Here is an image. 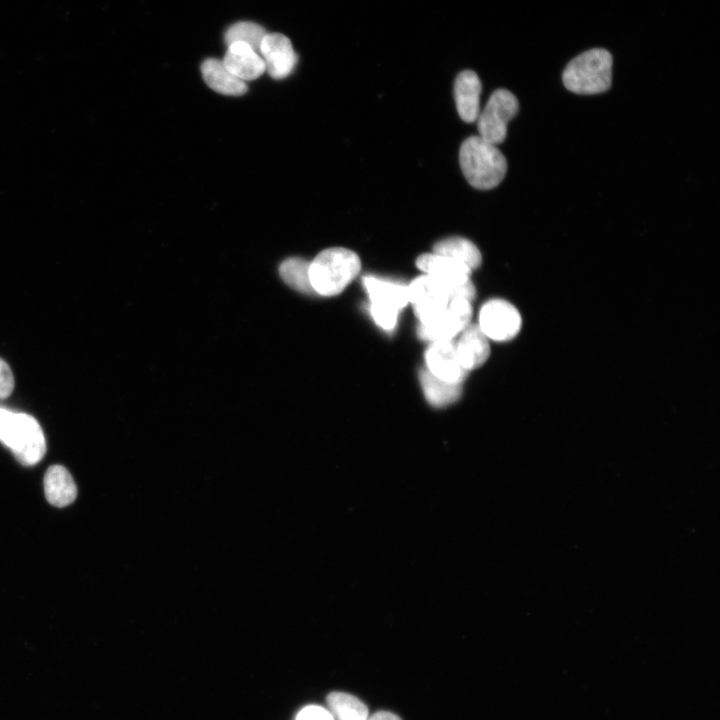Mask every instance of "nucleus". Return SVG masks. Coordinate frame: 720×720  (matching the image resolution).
Returning <instances> with one entry per match:
<instances>
[{"label": "nucleus", "mask_w": 720, "mask_h": 720, "mask_svg": "<svg viewBox=\"0 0 720 720\" xmlns=\"http://www.w3.org/2000/svg\"><path fill=\"white\" fill-rule=\"evenodd\" d=\"M425 362L429 372L448 382L462 383L468 374L459 362L453 340L431 343L425 353Z\"/></svg>", "instance_id": "nucleus-11"}, {"label": "nucleus", "mask_w": 720, "mask_h": 720, "mask_svg": "<svg viewBox=\"0 0 720 720\" xmlns=\"http://www.w3.org/2000/svg\"><path fill=\"white\" fill-rule=\"evenodd\" d=\"M521 324V315L513 304L491 299L481 307L477 325L488 339L504 342L519 333Z\"/></svg>", "instance_id": "nucleus-8"}, {"label": "nucleus", "mask_w": 720, "mask_h": 720, "mask_svg": "<svg viewBox=\"0 0 720 720\" xmlns=\"http://www.w3.org/2000/svg\"><path fill=\"white\" fill-rule=\"evenodd\" d=\"M481 90V81L474 71L465 70L456 77L454 97L458 114L463 121L477 120Z\"/></svg>", "instance_id": "nucleus-15"}, {"label": "nucleus", "mask_w": 720, "mask_h": 720, "mask_svg": "<svg viewBox=\"0 0 720 720\" xmlns=\"http://www.w3.org/2000/svg\"><path fill=\"white\" fill-rule=\"evenodd\" d=\"M310 262L300 257L285 259L279 267L283 281L291 288L304 294H315L309 275Z\"/></svg>", "instance_id": "nucleus-21"}, {"label": "nucleus", "mask_w": 720, "mask_h": 720, "mask_svg": "<svg viewBox=\"0 0 720 720\" xmlns=\"http://www.w3.org/2000/svg\"><path fill=\"white\" fill-rule=\"evenodd\" d=\"M14 388V377L9 365L0 358V399L8 397Z\"/></svg>", "instance_id": "nucleus-24"}, {"label": "nucleus", "mask_w": 720, "mask_h": 720, "mask_svg": "<svg viewBox=\"0 0 720 720\" xmlns=\"http://www.w3.org/2000/svg\"><path fill=\"white\" fill-rule=\"evenodd\" d=\"M459 163L468 183L480 190L498 186L507 171V161L502 152L480 136H471L462 143Z\"/></svg>", "instance_id": "nucleus-1"}, {"label": "nucleus", "mask_w": 720, "mask_h": 720, "mask_svg": "<svg viewBox=\"0 0 720 720\" xmlns=\"http://www.w3.org/2000/svg\"><path fill=\"white\" fill-rule=\"evenodd\" d=\"M295 720H334V717L321 706L309 705L298 712Z\"/></svg>", "instance_id": "nucleus-23"}, {"label": "nucleus", "mask_w": 720, "mask_h": 720, "mask_svg": "<svg viewBox=\"0 0 720 720\" xmlns=\"http://www.w3.org/2000/svg\"><path fill=\"white\" fill-rule=\"evenodd\" d=\"M367 720H401V718L391 712L380 711L368 717Z\"/></svg>", "instance_id": "nucleus-25"}, {"label": "nucleus", "mask_w": 720, "mask_h": 720, "mask_svg": "<svg viewBox=\"0 0 720 720\" xmlns=\"http://www.w3.org/2000/svg\"><path fill=\"white\" fill-rule=\"evenodd\" d=\"M612 55L603 48L587 50L565 67L562 80L567 90L583 95L607 91L612 83Z\"/></svg>", "instance_id": "nucleus-3"}, {"label": "nucleus", "mask_w": 720, "mask_h": 720, "mask_svg": "<svg viewBox=\"0 0 720 720\" xmlns=\"http://www.w3.org/2000/svg\"><path fill=\"white\" fill-rule=\"evenodd\" d=\"M327 703L334 720H367L368 708L357 697L345 692L328 695Z\"/></svg>", "instance_id": "nucleus-20"}, {"label": "nucleus", "mask_w": 720, "mask_h": 720, "mask_svg": "<svg viewBox=\"0 0 720 720\" xmlns=\"http://www.w3.org/2000/svg\"><path fill=\"white\" fill-rule=\"evenodd\" d=\"M419 380L426 400L435 407H443L456 402L462 393V383L442 380L427 368L419 372Z\"/></svg>", "instance_id": "nucleus-18"}, {"label": "nucleus", "mask_w": 720, "mask_h": 720, "mask_svg": "<svg viewBox=\"0 0 720 720\" xmlns=\"http://www.w3.org/2000/svg\"><path fill=\"white\" fill-rule=\"evenodd\" d=\"M519 110L518 100L506 89L494 91L485 108L479 113V136L494 145L502 143L507 135V125Z\"/></svg>", "instance_id": "nucleus-7"}, {"label": "nucleus", "mask_w": 720, "mask_h": 720, "mask_svg": "<svg viewBox=\"0 0 720 720\" xmlns=\"http://www.w3.org/2000/svg\"><path fill=\"white\" fill-rule=\"evenodd\" d=\"M360 269L361 261L355 252L342 247L328 248L310 262V282L315 294L335 296L354 280Z\"/></svg>", "instance_id": "nucleus-2"}, {"label": "nucleus", "mask_w": 720, "mask_h": 720, "mask_svg": "<svg viewBox=\"0 0 720 720\" xmlns=\"http://www.w3.org/2000/svg\"><path fill=\"white\" fill-rule=\"evenodd\" d=\"M44 491L48 502L56 507L71 504L77 495V487L71 474L61 465H52L46 471Z\"/></svg>", "instance_id": "nucleus-16"}, {"label": "nucleus", "mask_w": 720, "mask_h": 720, "mask_svg": "<svg viewBox=\"0 0 720 720\" xmlns=\"http://www.w3.org/2000/svg\"><path fill=\"white\" fill-rule=\"evenodd\" d=\"M201 71L206 84L218 93L239 96L247 91L246 83L234 76L218 59H206Z\"/></svg>", "instance_id": "nucleus-17"}, {"label": "nucleus", "mask_w": 720, "mask_h": 720, "mask_svg": "<svg viewBox=\"0 0 720 720\" xmlns=\"http://www.w3.org/2000/svg\"><path fill=\"white\" fill-rule=\"evenodd\" d=\"M266 35L263 27L252 22H238L228 28L225 33V42L230 45L242 42L249 45L259 53L261 42Z\"/></svg>", "instance_id": "nucleus-22"}, {"label": "nucleus", "mask_w": 720, "mask_h": 720, "mask_svg": "<svg viewBox=\"0 0 720 720\" xmlns=\"http://www.w3.org/2000/svg\"><path fill=\"white\" fill-rule=\"evenodd\" d=\"M455 345L459 362L466 371L482 366L490 355L489 339L477 324H468Z\"/></svg>", "instance_id": "nucleus-13"}, {"label": "nucleus", "mask_w": 720, "mask_h": 720, "mask_svg": "<svg viewBox=\"0 0 720 720\" xmlns=\"http://www.w3.org/2000/svg\"><path fill=\"white\" fill-rule=\"evenodd\" d=\"M433 252L455 259L473 270L481 265L482 256L477 246L470 240L453 236L434 244Z\"/></svg>", "instance_id": "nucleus-19"}, {"label": "nucleus", "mask_w": 720, "mask_h": 720, "mask_svg": "<svg viewBox=\"0 0 720 720\" xmlns=\"http://www.w3.org/2000/svg\"><path fill=\"white\" fill-rule=\"evenodd\" d=\"M416 266L424 274L456 285L469 282L472 272L465 264L434 252L420 255Z\"/></svg>", "instance_id": "nucleus-14"}, {"label": "nucleus", "mask_w": 720, "mask_h": 720, "mask_svg": "<svg viewBox=\"0 0 720 720\" xmlns=\"http://www.w3.org/2000/svg\"><path fill=\"white\" fill-rule=\"evenodd\" d=\"M222 62L234 76L244 82L258 78L265 71V64L260 54L242 42L228 45Z\"/></svg>", "instance_id": "nucleus-12"}, {"label": "nucleus", "mask_w": 720, "mask_h": 720, "mask_svg": "<svg viewBox=\"0 0 720 720\" xmlns=\"http://www.w3.org/2000/svg\"><path fill=\"white\" fill-rule=\"evenodd\" d=\"M472 316L471 301L456 297L449 304L437 309L427 319L420 322L418 335L425 341L440 342L453 338L470 324Z\"/></svg>", "instance_id": "nucleus-6"}, {"label": "nucleus", "mask_w": 720, "mask_h": 720, "mask_svg": "<svg viewBox=\"0 0 720 720\" xmlns=\"http://www.w3.org/2000/svg\"><path fill=\"white\" fill-rule=\"evenodd\" d=\"M407 289L408 301L412 305L428 302L446 303L456 297L472 301L476 295L475 287L471 281L456 285L427 274L415 278L407 285Z\"/></svg>", "instance_id": "nucleus-9"}, {"label": "nucleus", "mask_w": 720, "mask_h": 720, "mask_svg": "<svg viewBox=\"0 0 720 720\" xmlns=\"http://www.w3.org/2000/svg\"><path fill=\"white\" fill-rule=\"evenodd\" d=\"M363 285L374 321L384 330H392L399 311L409 303L407 286L376 276L364 277Z\"/></svg>", "instance_id": "nucleus-5"}, {"label": "nucleus", "mask_w": 720, "mask_h": 720, "mask_svg": "<svg viewBox=\"0 0 720 720\" xmlns=\"http://www.w3.org/2000/svg\"><path fill=\"white\" fill-rule=\"evenodd\" d=\"M0 441L24 465L36 464L46 452L45 437L36 419L4 408H0Z\"/></svg>", "instance_id": "nucleus-4"}, {"label": "nucleus", "mask_w": 720, "mask_h": 720, "mask_svg": "<svg viewBox=\"0 0 720 720\" xmlns=\"http://www.w3.org/2000/svg\"><path fill=\"white\" fill-rule=\"evenodd\" d=\"M259 53L264 61L265 71L274 79L287 77L297 62V55L289 38L280 33H266Z\"/></svg>", "instance_id": "nucleus-10"}]
</instances>
